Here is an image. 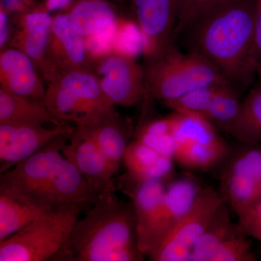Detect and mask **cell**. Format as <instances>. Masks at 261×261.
Listing matches in <instances>:
<instances>
[{"label":"cell","mask_w":261,"mask_h":261,"mask_svg":"<svg viewBox=\"0 0 261 261\" xmlns=\"http://www.w3.org/2000/svg\"><path fill=\"white\" fill-rule=\"evenodd\" d=\"M256 0H222L205 10L187 29L190 51L203 56L239 91L257 75Z\"/></svg>","instance_id":"6da1fadb"},{"label":"cell","mask_w":261,"mask_h":261,"mask_svg":"<svg viewBox=\"0 0 261 261\" xmlns=\"http://www.w3.org/2000/svg\"><path fill=\"white\" fill-rule=\"evenodd\" d=\"M79 219L68 240L53 260L139 261L137 219L132 202L115 195L98 201Z\"/></svg>","instance_id":"7a4b0ae2"},{"label":"cell","mask_w":261,"mask_h":261,"mask_svg":"<svg viewBox=\"0 0 261 261\" xmlns=\"http://www.w3.org/2000/svg\"><path fill=\"white\" fill-rule=\"evenodd\" d=\"M144 70L145 100L158 99L165 105L209 84L228 82L203 56L181 53L175 44L146 60Z\"/></svg>","instance_id":"3957f363"},{"label":"cell","mask_w":261,"mask_h":261,"mask_svg":"<svg viewBox=\"0 0 261 261\" xmlns=\"http://www.w3.org/2000/svg\"><path fill=\"white\" fill-rule=\"evenodd\" d=\"M87 202L61 204L0 243V261L53 260Z\"/></svg>","instance_id":"277c9868"},{"label":"cell","mask_w":261,"mask_h":261,"mask_svg":"<svg viewBox=\"0 0 261 261\" xmlns=\"http://www.w3.org/2000/svg\"><path fill=\"white\" fill-rule=\"evenodd\" d=\"M43 102L57 119L75 126H86L115 111V105L89 69L60 73L48 83Z\"/></svg>","instance_id":"5b68a950"},{"label":"cell","mask_w":261,"mask_h":261,"mask_svg":"<svg viewBox=\"0 0 261 261\" xmlns=\"http://www.w3.org/2000/svg\"><path fill=\"white\" fill-rule=\"evenodd\" d=\"M173 112L168 116L175 143L173 161L187 169L206 171L224 160L228 146L210 122L198 115Z\"/></svg>","instance_id":"8992f818"},{"label":"cell","mask_w":261,"mask_h":261,"mask_svg":"<svg viewBox=\"0 0 261 261\" xmlns=\"http://www.w3.org/2000/svg\"><path fill=\"white\" fill-rule=\"evenodd\" d=\"M224 195L214 189H200L192 207L167 238L148 256L154 261H191L192 251L221 206Z\"/></svg>","instance_id":"52a82bcc"},{"label":"cell","mask_w":261,"mask_h":261,"mask_svg":"<svg viewBox=\"0 0 261 261\" xmlns=\"http://www.w3.org/2000/svg\"><path fill=\"white\" fill-rule=\"evenodd\" d=\"M70 128L56 136L36 153L18 163L13 170L2 174L0 187L25 196L49 207L45 204L46 192L63 158V148L68 141Z\"/></svg>","instance_id":"ba28073f"},{"label":"cell","mask_w":261,"mask_h":261,"mask_svg":"<svg viewBox=\"0 0 261 261\" xmlns=\"http://www.w3.org/2000/svg\"><path fill=\"white\" fill-rule=\"evenodd\" d=\"M90 70L113 104L130 107L145 100V70L133 57L113 53L94 58Z\"/></svg>","instance_id":"9c48e42d"},{"label":"cell","mask_w":261,"mask_h":261,"mask_svg":"<svg viewBox=\"0 0 261 261\" xmlns=\"http://www.w3.org/2000/svg\"><path fill=\"white\" fill-rule=\"evenodd\" d=\"M250 238L240 224L231 220L226 202L196 245L191 261L256 260Z\"/></svg>","instance_id":"30bf717a"},{"label":"cell","mask_w":261,"mask_h":261,"mask_svg":"<svg viewBox=\"0 0 261 261\" xmlns=\"http://www.w3.org/2000/svg\"><path fill=\"white\" fill-rule=\"evenodd\" d=\"M65 158L78 168L87 180L96 202L114 195L116 174L96 142L80 127H71L68 143L63 148Z\"/></svg>","instance_id":"8fae6325"},{"label":"cell","mask_w":261,"mask_h":261,"mask_svg":"<svg viewBox=\"0 0 261 261\" xmlns=\"http://www.w3.org/2000/svg\"><path fill=\"white\" fill-rule=\"evenodd\" d=\"M142 34L146 60L154 58L176 42L178 0H132Z\"/></svg>","instance_id":"7c38bea8"},{"label":"cell","mask_w":261,"mask_h":261,"mask_svg":"<svg viewBox=\"0 0 261 261\" xmlns=\"http://www.w3.org/2000/svg\"><path fill=\"white\" fill-rule=\"evenodd\" d=\"M13 15L7 45L17 48L28 56L49 83L53 79L48 60L53 17L49 12L40 9L16 12Z\"/></svg>","instance_id":"4fadbf2b"},{"label":"cell","mask_w":261,"mask_h":261,"mask_svg":"<svg viewBox=\"0 0 261 261\" xmlns=\"http://www.w3.org/2000/svg\"><path fill=\"white\" fill-rule=\"evenodd\" d=\"M70 128L64 125L47 129L41 124L0 123V172H7Z\"/></svg>","instance_id":"5bb4252c"},{"label":"cell","mask_w":261,"mask_h":261,"mask_svg":"<svg viewBox=\"0 0 261 261\" xmlns=\"http://www.w3.org/2000/svg\"><path fill=\"white\" fill-rule=\"evenodd\" d=\"M48 60L53 80L61 72L90 70L92 67L94 58L89 54L85 39L72 27L67 12L53 17Z\"/></svg>","instance_id":"9a60e30c"},{"label":"cell","mask_w":261,"mask_h":261,"mask_svg":"<svg viewBox=\"0 0 261 261\" xmlns=\"http://www.w3.org/2000/svg\"><path fill=\"white\" fill-rule=\"evenodd\" d=\"M200 190L197 184L189 177L180 178L167 185L144 247L145 255H148L176 227L192 207Z\"/></svg>","instance_id":"2e32d148"},{"label":"cell","mask_w":261,"mask_h":261,"mask_svg":"<svg viewBox=\"0 0 261 261\" xmlns=\"http://www.w3.org/2000/svg\"><path fill=\"white\" fill-rule=\"evenodd\" d=\"M0 49V87L20 97L43 101L47 89L34 62L17 48L6 45Z\"/></svg>","instance_id":"e0dca14e"},{"label":"cell","mask_w":261,"mask_h":261,"mask_svg":"<svg viewBox=\"0 0 261 261\" xmlns=\"http://www.w3.org/2000/svg\"><path fill=\"white\" fill-rule=\"evenodd\" d=\"M121 182V189L132 199L135 208L138 247L143 253L167 185L162 180L135 181L127 175Z\"/></svg>","instance_id":"ac0fdd59"},{"label":"cell","mask_w":261,"mask_h":261,"mask_svg":"<svg viewBox=\"0 0 261 261\" xmlns=\"http://www.w3.org/2000/svg\"><path fill=\"white\" fill-rule=\"evenodd\" d=\"M77 126L96 142L117 173L129 144L130 128L124 118L113 111L89 124Z\"/></svg>","instance_id":"d6986e66"},{"label":"cell","mask_w":261,"mask_h":261,"mask_svg":"<svg viewBox=\"0 0 261 261\" xmlns=\"http://www.w3.org/2000/svg\"><path fill=\"white\" fill-rule=\"evenodd\" d=\"M95 197L87 180L69 160L63 156L46 192L45 204L53 208L72 202L95 203Z\"/></svg>","instance_id":"ffe728a7"},{"label":"cell","mask_w":261,"mask_h":261,"mask_svg":"<svg viewBox=\"0 0 261 261\" xmlns=\"http://www.w3.org/2000/svg\"><path fill=\"white\" fill-rule=\"evenodd\" d=\"M173 161L137 140L129 142L123 158L127 176L138 181H167L172 174Z\"/></svg>","instance_id":"44dd1931"},{"label":"cell","mask_w":261,"mask_h":261,"mask_svg":"<svg viewBox=\"0 0 261 261\" xmlns=\"http://www.w3.org/2000/svg\"><path fill=\"white\" fill-rule=\"evenodd\" d=\"M50 209L25 196L0 187V243Z\"/></svg>","instance_id":"7402d4cb"},{"label":"cell","mask_w":261,"mask_h":261,"mask_svg":"<svg viewBox=\"0 0 261 261\" xmlns=\"http://www.w3.org/2000/svg\"><path fill=\"white\" fill-rule=\"evenodd\" d=\"M67 13L73 28L84 39L107 32L118 20L113 5L106 0H78L71 3Z\"/></svg>","instance_id":"603a6c76"},{"label":"cell","mask_w":261,"mask_h":261,"mask_svg":"<svg viewBox=\"0 0 261 261\" xmlns=\"http://www.w3.org/2000/svg\"><path fill=\"white\" fill-rule=\"evenodd\" d=\"M239 92L229 82L216 84L199 116L210 122L216 129L231 135L243 102Z\"/></svg>","instance_id":"cb8c5ba5"},{"label":"cell","mask_w":261,"mask_h":261,"mask_svg":"<svg viewBox=\"0 0 261 261\" xmlns=\"http://www.w3.org/2000/svg\"><path fill=\"white\" fill-rule=\"evenodd\" d=\"M0 123L41 125L51 123L56 126L66 125L49 112L43 101L20 97L2 87H0Z\"/></svg>","instance_id":"d4e9b609"},{"label":"cell","mask_w":261,"mask_h":261,"mask_svg":"<svg viewBox=\"0 0 261 261\" xmlns=\"http://www.w3.org/2000/svg\"><path fill=\"white\" fill-rule=\"evenodd\" d=\"M231 135L247 145H261V79L243 100Z\"/></svg>","instance_id":"484cf974"},{"label":"cell","mask_w":261,"mask_h":261,"mask_svg":"<svg viewBox=\"0 0 261 261\" xmlns=\"http://www.w3.org/2000/svg\"><path fill=\"white\" fill-rule=\"evenodd\" d=\"M222 0H178L176 37L185 32L205 10Z\"/></svg>","instance_id":"4316f807"},{"label":"cell","mask_w":261,"mask_h":261,"mask_svg":"<svg viewBox=\"0 0 261 261\" xmlns=\"http://www.w3.org/2000/svg\"><path fill=\"white\" fill-rule=\"evenodd\" d=\"M238 223L250 238L261 243V200L238 216Z\"/></svg>","instance_id":"83f0119b"},{"label":"cell","mask_w":261,"mask_h":261,"mask_svg":"<svg viewBox=\"0 0 261 261\" xmlns=\"http://www.w3.org/2000/svg\"><path fill=\"white\" fill-rule=\"evenodd\" d=\"M11 32L9 13L0 7V49L8 44Z\"/></svg>","instance_id":"f1b7e54d"},{"label":"cell","mask_w":261,"mask_h":261,"mask_svg":"<svg viewBox=\"0 0 261 261\" xmlns=\"http://www.w3.org/2000/svg\"><path fill=\"white\" fill-rule=\"evenodd\" d=\"M255 51L258 64H261V0H256L255 20Z\"/></svg>","instance_id":"f546056e"},{"label":"cell","mask_w":261,"mask_h":261,"mask_svg":"<svg viewBox=\"0 0 261 261\" xmlns=\"http://www.w3.org/2000/svg\"><path fill=\"white\" fill-rule=\"evenodd\" d=\"M73 0H44L43 10L47 12L63 10L69 7Z\"/></svg>","instance_id":"4dcf8cb0"},{"label":"cell","mask_w":261,"mask_h":261,"mask_svg":"<svg viewBox=\"0 0 261 261\" xmlns=\"http://www.w3.org/2000/svg\"><path fill=\"white\" fill-rule=\"evenodd\" d=\"M261 200V181L259 182L258 185H257V197H256V201ZM253 205V204H252Z\"/></svg>","instance_id":"1f68e13d"},{"label":"cell","mask_w":261,"mask_h":261,"mask_svg":"<svg viewBox=\"0 0 261 261\" xmlns=\"http://www.w3.org/2000/svg\"><path fill=\"white\" fill-rule=\"evenodd\" d=\"M257 75L261 79V64L258 65V68H257Z\"/></svg>","instance_id":"d6a6232c"},{"label":"cell","mask_w":261,"mask_h":261,"mask_svg":"<svg viewBox=\"0 0 261 261\" xmlns=\"http://www.w3.org/2000/svg\"><path fill=\"white\" fill-rule=\"evenodd\" d=\"M118 1H124V0H118Z\"/></svg>","instance_id":"836d02e7"}]
</instances>
